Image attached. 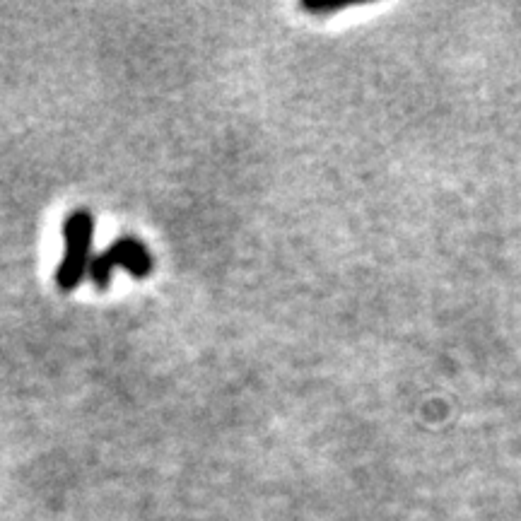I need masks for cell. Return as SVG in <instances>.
<instances>
[{"label":"cell","mask_w":521,"mask_h":521,"mask_svg":"<svg viewBox=\"0 0 521 521\" xmlns=\"http://www.w3.org/2000/svg\"><path fill=\"white\" fill-rule=\"evenodd\" d=\"M90 237H92V220L87 213H75L66 225V242H68V254L63 259L61 268H58V283L63 290L73 288L80 280L85 268L87 249H90Z\"/></svg>","instance_id":"cell-1"}]
</instances>
